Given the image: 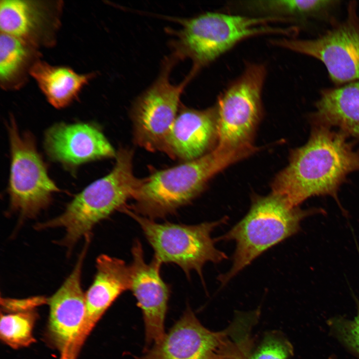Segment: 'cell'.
<instances>
[{
	"label": "cell",
	"instance_id": "obj_13",
	"mask_svg": "<svg viewBox=\"0 0 359 359\" xmlns=\"http://www.w3.org/2000/svg\"><path fill=\"white\" fill-rule=\"evenodd\" d=\"M44 147L51 160L71 170L117 155L101 128L92 123L54 124L45 132Z\"/></svg>",
	"mask_w": 359,
	"mask_h": 359
},
{
	"label": "cell",
	"instance_id": "obj_1",
	"mask_svg": "<svg viewBox=\"0 0 359 359\" xmlns=\"http://www.w3.org/2000/svg\"><path fill=\"white\" fill-rule=\"evenodd\" d=\"M311 125L307 142L291 152L288 165L275 177L272 193L291 207L321 195L332 196L340 205L339 188L348 175L359 172V149L339 130Z\"/></svg>",
	"mask_w": 359,
	"mask_h": 359
},
{
	"label": "cell",
	"instance_id": "obj_9",
	"mask_svg": "<svg viewBox=\"0 0 359 359\" xmlns=\"http://www.w3.org/2000/svg\"><path fill=\"white\" fill-rule=\"evenodd\" d=\"M344 20H337L315 38H283L272 44L312 57L325 66L335 86L359 81V13L356 1L349 2Z\"/></svg>",
	"mask_w": 359,
	"mask_h": 359
},
{
	"label": "cell",
	"instance_id": "obj_12",
	"mask_svg": "<svg viewBox=\"0 0 359 359\" xmlns=\"http://www.w3.org/2000/svg\"><path fill=\"white\" fill-rule=\"evenodd\" d=\"M132 254L133 260L129 265L130 290L142 312L146 350L161 341L166 334L165 321L171 289L161 277L162 264L154 258L147 263L138 240L133 245Z\"/></svg>",
	"mask_w": 359,
	"mask_h": 359
},
{
	"label": "cell",
	"instance_id": "obj_15",
	"mask_svg": "<svg viewBox=\"0 0 359 359\" xmlns=\"http://www.w3.org/2000/svg\"><path fill=\"white\" fill-rule=\"evenodd\" d=\"M60 5L43 1L1 0V33L17 37L34 47L49 44L59 24Z\"/></svg>",
	"mask_w": 359,
	"mask_h": 359
},
{
	"label": "cell",
	"instance_id": "obj_17",
	"mask_svg": "<svg viewBox=\"0 0 359 359\" xmlns=\"http://www.w3.org/2000/svg\"><path fill=\"white\" fill-rule=\"evenodd\" d=\"M96 272L86 292L85 315L75 343L81 349L97 323L118 297L130 290L129 266L120 259L102 254L96 261Z\"/></svg>",
	"mask_w": 359,
	"mask_h": 359
},
{
	"label": "cell",
	"instance_id": "obj_8",
	"mask_svg": "<svg viewBox=\"0 0 359 359\" xmlns=\"http://www.w3.org/2000/svg\"><path fill=\"white\" fill-rule=\"evenodd\" d=\"M261 64L248 63L243 72L219 97L217 142L221 149L252 146L251 140L262 115L261 95L266 75Z\"/></svg>",
	"mask_w": 359,
	"mask_h": 359
},
{
	"label": "cell",
	"instance_id": "obj_23",
	"mask_svg": "<svg viewBox=\"0 0 359 359\" xmlns=\"http://www.w3.org/2000/svg\"><path fill=\"white\" fill-rule=\"evenodd\" d=\"M291 344L279 332H270L263 337L250 354L249 359H288L293 354Z\"/></svg>",
	"mask_w": 359,
	"mask_h": 359
},
{
	"label": "cell",
	"instance_id": "obj_26",
	"mask_svg": "<svg viewBox=\"0 0 359 359\" xmlns=\"http://www.w3.org/2000/svg\"><path fill=\"white\" fill-rule=\"evenodd\" d=\"M59 359H72L68 352L65 351L61 353Z\"/></svg>",
	"mask_w": 359,
	"mask_h": 359
},
{
	"label": "cell",
	"instance_id": "obj_6",
	"mask_svg": "<svg viewBox=\"0 0 359 359\" xmlns=\"http://www.w3.org/2000/svg\"><path fill=\"white\" fill-rule=\"evenodd\" d=\"M140 225L155 252L154 258L161 263H174L189 276L192 270L203 280L202 268L207 262L219 263L228 258L215 246L211 233L226 224L227 217L195 225L159 223L135 213L126 206L122 210Z\"/></svg>",
	"mask_w": 359,
	"mask_h": 359
},
{
	"label": "cell",
	"instance_id": "obj_11",
	"mask_svg": "<svg viewBox=\"0 0 359 359\" xmlns=\"http://www.w3.org/2000/svg\"><path fill=\"white\" fill-rule=\"evenodd\" d=\"M178 60L174 54L165 59L155 82L134 101L131 110L135 143L150 152L166 153L168 136L180 108V97L193 76L189 74L178 85L170 73Z\"/></svg>",
	"mask_w": 359,
	"mask_h": 359
},
{
	"label": "cell",
	"instance_id": "obj_2",
	"mask_svg": "<svg viewBox=\"0 0 359 359\" xmlns=\"http://www.w3.org/2000/svg\"><path fill=\"white\" fill-rule=\"evenodd\" d=\"M255 152L253 148L221 149L215 147L203 156L157 171L143 180L127 207L154 220L175 212L194 199L215 175Z\"/></svg>",
	"mask_w": 359,
	"mask_h": 359
},
{
	"label": "cell",
	"instance_id": "obj_18",
	"mask_svg": "<svg viewBox=\"0 0 359 359\" xmlns=\"http://www.w3.org/2000/svg\"><path fill=\"white\" fill-rule=\"evenodd\" d=\"M309 117L311 124L338 128L359 142V81L323 89Z\"/></svg>",
	"mask_w": 359,
	"mask_h": 359
},
{
	"label": "cell",
	"instance_id": "obj_19",
	"mask_svg": "<svg viewBox=\"0 0 359 359\" xmlns=\"http://www.w3.org/2000/svg\"><path fill=\"white\" fill-rule=\"evenodd\" d=\"M29 74L33 77L47 100L56 108L69 105L91 79L92 74H78L65 67L54 66L37 60Z\"/></svg>",
	"mask_w": 359,
	"mask_h": 359
},
{
	"label": "cell",
	"instance_id": "obj_3",
	"mask_svg": "<svg viewBox=\"0 0 359 359\" xmlns=\"http://www.w3.org/2000/svg\"><path fill=\"white\" fill-rule=\"evenodd\" d=\"M133 152L120 148L112 171L75 195L60 215L34 226L41 230L62 228L65 233L59 243L68 252L81 239L91 238L94 226L133 198L143 179L136 177L133 167Z\"/></svg>",
	"mask_w": 359,
	"mask_h": 359
},
{
	"label": "cell",
	"instance_id": "obj_10",
	"mask_svg": "<svg viewBox=\"0 0 359 359\" xmlns=\"http://www.w3.org/2000/svg\"><path fill=\"white\" fill-rule=\"evenodd\" d=\"M244 334L239 320L223 331L209 330L188 308L161 341L136 359H230Z\"/></svg>",
	"mask_w": 359,
	"mask_h": 359
},
{
	"label": "cell",
	"instance_id": "obj_21",
	"mask_svg": "<svg viewBox=\"0 0 359 359\" xmlns=\"http://www.w3.org/2000/svg\"><path fill=\"white\" fill-rule=\"evenodd\" d=\"M34 46L4 33L0 36V81L4 89L19 87L37 61Z\"/></svg>",
	"mask_w": 359,
	"mask_h": 359
},
{
	"label": "cell",
	"instance_id": "obj_22",
	"mask_svg": "<svg viewBox=\"0 0 359 359\" xmlns=\"http://www.w3.org/2000/svg\"><path fill=\"white\" fill-rule=\"evenodd\" d=\"M36 319L34 310L1 313V341L15 349L28 347L35 342L33 331Z\"/></svg>",
	"mask_w": 359,
	"mask_h": 359
},
{
	"label": "cell",
	"instance_id": "obj_25",
	"mask_svg": "<svg viewBox=\"0 0 359 359\" xmlns=\"http://www.w3.org/2000/svg\"><path fill=\"white\" fill-rule=\"evenodd\" d=\"M252 346L253 339L249 337L243 342L237 353L230 359H249Z\"/></svg>",
	"mask_w": 359,
	"mask_h": 359
},
{
	"label": "cell",
	"instance_id": "obj_20",
	"mask_svg": "<svg viewBox=\"0 0 359 359\" xmlns=\"http://www.w3.org/2000/svg\"><path fill=\"white\" fill-rule=\"evenodd\" d=\"M246 9L260 16L282 17L292 23L310 20L328 21L331 17L335 3L333 0H270L243 1Z\"/></svg>",
	"mask_w": 359,
	"mask_h": 359
},
{
	"label": "cell",
	"instance_id": "obj_7",
	"mask_svg": "<svg viewBox=\"0 0 359 359\" xmlns=\"http://www.w3.org/2000/svg\"><path fill=\"white\" fill-rule=\"evenodd\" d=\"M7 129L11 154L10 209L21 219L33 218L49 206L53 194L60 189L49 177L32 134L20 133L12 117Z\"/></svg>",
	"mask_w": 359,
	"mask_h": 359
},
{
	"label": "cell",
	"instance_id": "obj_5",
	"mask_svg": "<svg viewBox=\"0 0 359 359\" xmlns=\"http://www.w3.org/2000/svg\"><path fill=\"white\" fill-rule=\"evenodd\" d=\"M320 209L303 210L291 207L277 195L257 196L252 199L247 214L216 241L235 243L232 264L217 278L221 286L267 250L296 234L301 222Z\"/></svg>",
	"mask_w": 359,
	"mask_h": 359
},
{
	"label": "cell",
	"instance_id": "obj_4",
	"mask_svg": "<svg viewBox=\"0 0 359 359\" xmlns=\"http://www.w3.org/2000/svg\"><path fill=\"white\" fill-rule=\"evenodd\" d=\"M180 22L181 27L176 32L173 53L179 59L187 57L192 60L191 72L194 75L245 39L269 34L293 36L299 32L294 25L280 27L272 24L289 23L284 18L218 12H205L180 19Z\"/></svg>",
	"mask_w": 359,
	"mask_h": 359
},
{
	"label": "cell",
	"instance_id": "obj_14",
	"mask_svg": "<svg viewBox=\"0 0 359 359\" xmlns=\"http://www.w3.org/2000/svg\"><path fill=\"white\" fill-rule=\"evenodd\" d=\"M90 241L85 240L72 272L46 301L49 306L48 336L61 353L71 351L83 326L86 306L85 293L81 286V273Z\"/></svg>",
	"mask_w": 359,
	"mask_h": 359
},
{
	"label": "cell",
	"instance_id": "obj_16",
	"mask_svg": "<svg viewBox=\"0 0 359 359\" xmlns=\"http://www.w3.org/2000/svg\"><path fill=\"white\" fill-rule=\"evenodd\" d=\"M217 142L215 107L197 110L182 106L168 136L166 154L187 162L211 151Z\"/></svg>",
	"mask_w": 359,
	"mask_h": 359
},
{
	"label": "cell",
	"instance_id": "obj_24",
	"mask_svg": "<svg viewBox=\"0 0 359 359\" xmlns=\"http://www.w3.org/2000/svg\"><path fill=\"white\" fill-rule=\"evenodd\" d=\"M338 327L343 340L359 353V307L353 320L340 323Z\"/></svg>",
	"mask_w": 359,
	"mask_h": 359
}]
</instances>
